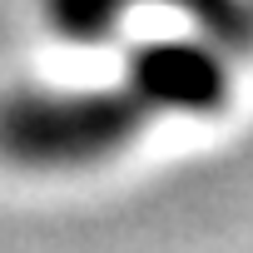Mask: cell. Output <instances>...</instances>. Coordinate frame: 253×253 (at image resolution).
Masks as SVG:
<instances>
[{
  "label": "cell",
  "mask_w": 253,
  "mask_h": 253,
  "mask_svg": "<svg viewBox=\"0 0 253 253\" xmlns=\"http://www.w3.org/2000/svg\"><path fill=\"white\" fill-rule=\"evenodd\" d=\"M159 5H174L179 15H189L199 35H209L218 50L238 55L253 45V5H243V0H159Z\"/></svg>",
  "instance_id": "cell-4"
},
{
  "label": "cell",
  "mask_w": 253,
  "mask_h": 253,
  "mask_svg": "<svg viewBox=\"0 0 253 253\" xmlns=\"http://www.w3.org/2000/svg\"><path fill=\"white\" fill-rule=\"evenodd\" d=\"M129 10V0H45V20L55 35L75 40V45H94L109 40Z\"/></svg>",
  "instance_id": "cell-3"
},
{
  "label": "cell",
  "mask_w": 253,
  "mask_h": 253,
  "mask_svg": "<svg viewBox=\"0 0 253 253\" xmlns=\"http://www.w3.org/2000/svg\"><path fill=\"white\" fill-rule=\"evenodd\" d=\"M154 109L129 89H75V94H20L0 104V154L30 169H70L119 154L144 134Z\"/></svg>",
  "instance_id": "cell-1"
},
{
  "label": "cell",
  "mask_w": 253,
  "mask_h": 253,
  "mask_svg": "<svg viewBox=\"0 0 253 253\" xmlns=\"http://www.w3.org/2000/svg\"><path fill=\"white\" fill-rule=\"evenodd\" d=\"M124 84H129L154 114H218L228 109L233 80L223 50L209 40H149L129 55L124 65Z\"/></svg>",
  "instance_id": "cell-2"
}]
</instances>
